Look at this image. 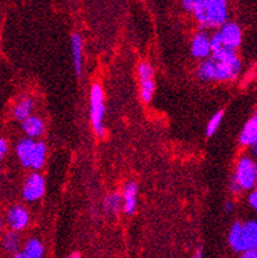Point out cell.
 I'll return each mask as SVG.
<instances>
[{"mask_svg":"<svg viewBox=\"0 0 257 258\" xmlns=\"http://www.w3.org/2000/svg\"><path fill=\"white\" fill-rule=\"evenodd\" d=\"M242 63L235 50L221 49L198 66L197 76L202 81H232L239 75Z\"/></svg>","mask_w":257,"mask_h":258,"instance_id":"cell-1","label":"cell"},{"mask_svg":"<svg viewBox=\"0 0 257 258\" xmlns=\"http://www.w3.org/2000/svg\"><path fill=\"white\" fill-rule=\"evenodd\" d=\"M228 240L230 248L237 253L257 250V220L234 222L230 227Z\"/></svg>","mask_w":257,"mask_h":258,"instance_id":"cell-2","label":"cell"},{"mask_svg":"<svg viewBox=\"0 0 257 258\" xmlns=\"http://www.w3.org/2000/svg\"><path fill=\"white\" fill-rule=\"evenodd\" d=\"M194 17L202 29L221 27L228 20V0H203Z\"/></svg>","mask_w":257,"mask_h":258,"instance_id":"cell-3","label":"cell"},{"mask_svg":"<svg viewBox=\"0 0 257 258\" xmlns=\"http://www.w3.org/2000/svg\"><path fill=\"white\" fill-rule=\"evenodd\" d=\"M232 179L242 190H253L257 185V162L252 157H240Z\"/></svg>","mask_w":257,"mask_h":258,"instance_id":"cell-4","label":"cell"},{"mask_svg":"<svg viewBox=\"0 0 257 258\" xmlns=\"http://www.w3.org/2000/svg\"><path fill=\"white\" fill-rule=\"evenodd\" d=\"M105 93L102 86L99 84H94L90 90V119L94 131L98 137L105 135Z\"/></svg>","mask_w":257,"mask_h":258,"instance_id":"cell-5","label":"cell"},{"mask_svg":"<svg viewBox=\"0 0 257 258\" xmlns=\"http://www.w3.org/2000/svg\"><path fill=\"white\" fill-rule=\"evenodd\" d=\"M139 85H140V98L144 103H149L155 94V76L152 66L147 62H141L138 66Z\"/></svg>","mask_w":257,"mask_h":258,"instance_id":"cell-6","label":"cell"},{"mask_svg":"<svg viewBox=\"0 0 257 258\" xmlns=\"http://www.w3.org/2000/svg\"><path fill=\"white\" fill-rule=\"evenodd\" d=\"M219 39L221 41L223 49H229V50H235L239 48L242 43V30L239 26L234 22H226L216 31Z\"/></svg>","mask_w":257,"mask_h":258,"instance_id":"cell-7","label":"cell"},{"mask_svg":"<svg viewBox=\"0 0 257 258\" xmlns=\"http://www.w3.org/2000/svg\"><path fill=\"white\" fill-rule=\"evenodd\" d=\"M45 193V180L39 172H32L26 177L22 196L27 202L39 201Z\"/></svg>","mask_w":257,"mask_h":258,"instance_id":"cell-8","label":"cell"},{"mask_svg":"<svg viewBox=\"0 0 257 258\" xmlns=\"http://www.w3.org/2000/svg\"><path fill=\"white\" fill-rule=\"evenodd\" d=\"M190 53L194 58L198 59H207L211 57V36L207 32L199 31L193 36L192 43H190Z\"/></svg>","mask_w":257,"mask_h":258,"instance_id":"cell-9","label":"cell"},{"mask_svg":"<svg viewBox=\"0 0 257 258\" xmlns=\"http://www.w3.org/2000/svg\"><path fill=\"white\" fill-rule=\"evenodd\" d=\"M7 222L13 231H21L27 227L30 222V215L22 206H13L7 212Z\"/></svg>","mask_w":257,"mask_h":258,"instance_id":"cell-10","label":"cell"},{"mask_svg":"<svg viewBox=\"0 0 257 258\" xmlns=\"http://www.w3.org/2000/svg\"><path fill=\"white\" fill-rule=\"evenodd\" d=\"M35 147H36V142L30 138H25L21 140L16 148V153H17L18 159H20L21 165L26 168H31L32 157H34Z\"/></svg>","mask_w":257,"mask_h":258,"instance_id":"cell-11","label":"cell"},{"mask_svg":"<svg viewBox=\"0 0 257 258\" xmlns=\"http://www.w3.org/2000/svg\"><path fill=\"white\" fill-rule=\"evenodd\" d=\"M239 142L244 147H251L257 142V111L249 117L246 125L240 131Z\"/></svg>","mask_w":257,"mask_h":258,"instance_id":"cell-12","label":"cell"},{"mask_svg":"<svg viewBox=\"0 0 257 258\" xmlns=\"http://www.w3.org/2000/svg\"><path fill=\"white\" fill-rule=\"evenodd\" d=\"M124 211L127 215H133L138 203V185L134 181H129L124 187Z\"/></svg>","mask_w":257,"mask_h":258,"instance_id":"cell-13","label":"cell"},{"mask_svg":"<svg viewBox=\"0 0 257 258\" xmlns=\"http://www.w3.org/2000/svg\"><path fill=\"white\" fill-rule=\"evenodd\" d=\"M22 128L23 133L27 135V138L36 139V138L41 137L44 131H45V123L40 117L31 116L22 122Z\"/></svg>","mask_w":257,"mask_h":258,"instance_id":"cell-14","label":"cell"},{"mask_svg":"<svg viewBox=\"0 0 257 258\" xmlns=\"http://www.w3.org/2000/svg\"><path fill=\"white\" fill-rule=\"evenodd\" d=\"M71 48H72L75 72L80 79L82 75V40L79 34H74L71 37Z\"/></svg>","mask_w":257,"mask_h":258,"instance_id":"cell-15","label":"cell"},{"mask_svg":"<svg viewBox=\"0 0 257 258\" xmlns=\"http://www.w3.org/2000/svg\"><path fill=\"white\" fill-rule=\"evenodd\" d=\"M32 109H34V100L31 98H22L13 108V116L18 121L23 122L28 117L32 116Z\"/></svg>","mask_w":257,"mask_h":258,"instance_id":"cell-16","label":"cell"},{"mask_svg":"<svg viewBox=\"0 0 257 258\" xmlns=\"http://www.w3.org/2000/svg\"><path fill=\"white\" fill-rule=\"evenodd\" d=\"M21 253L25 258H44V245L39 239H28Z\"/></svg>","mask_w":257,"mask_h":258,"instance_id":"cell-17","label":"cell"},{"mask_svg":"<svg viewBox=\"0 0 257 258\" xmlns=\"http://www.w3.org/2000/svg\"><path fill=\"white\" fill-rule=\"evenodd\" d=\"M105 211L110 215H116L120 211L124 210V198L121 194L112 193L106 197L105 203H103Z\"/></svg>","mask_w":257,"mask_h":258,"instance_id":"cell-18","label":"cell"},{"mask_svg":"<svg viewBox=\"0 0 257 258\" xmlns=\"http://www.w3.org/2000/svg\"><path fill=\"white\" fill-rule=\"evenodd\" d=\"M46 159V147L42 142H36V147H35L34 157H32L31 168L35 171H39L40 168L44 166Z\"/></svg>","mask_w":257,"mask_h":258,"instance_id":"cell-19","label":"cell"},{"mask_svg":"<svg viewBox=\"0 0 257 258\" xmlns=\"http://www.w3.org/2000/svg\"><path fill=\"white\" fill-rule=\"evenodd\" d=\"M3 247L7 252L9 253H18V248H20V236H18L17 231H8L4 234L3 236Z\"/></svg>","mask_w":257,"mask_h":258,"instance_id":"cell-20","label":"cell"},{"mask_svg":"<svg viewBox=\"0 0 257 258\" xmlns=\"http://www.w3.org/2000/svg\"><path fill=\"white\" fill-rule=\"evenodd\" d=\"M223 118H224L223 111L216 112V113L214 114L211 118H210L209 123H207V127H206L207 137H212V135H214V134L219 130V127H220V125H221V122H223Z\"/></svg>","mask_w":257,"mask_h":258,"instance_id":"cell-21","label":"cell"},{"mask_svg":"<svg viewBox=\"0 0 257 258\" xmlns=\"http://www.w3.org/2000/svg\"><path fill=\"white\" fill-rule=\"evenodd\" d=\"M181 4H183L184 9L190 13H197L199 9L202 8V4H203V0H181Z\"/></svg>","mask_w":257,"mask_h":258,"instance_id":"cell-22","label":"cell"},{"mask_svg":"<svg viewBox=\"0 0 257 258\" xmlns=\"http://www.w3.org/2000/svg\"><path fill=\"white\" fill-rule=\"evenodd\" d=\"M248 203L252 208L257 212V187H254L248 197Z\"/></svg>","mask_w":257,"mask_h":258,"instance_id":"cell-23","label":"cell"},{"mask_svg":"<svg viewBox=\"0 0 257 258\" xmlns=\"http://www.w3.org/2000/svg\"><path fill=\"white\" fill-rule=\"evenodd\" d=\"M7 152H8V144H7V142L4 139H0V162L4 158Z\"/></svg>","mask_w":257,"mask_h":258,"instance_id":"cell-24","label":"cell"},{"mask_svg":"<svg viewBox=\"0 0 257 258\" xmlns=\"http://www.w3.org/2000/svg\"><path fill=\"white\" fill-rule=\"evenodd\" d=\"M239 258H257V250H249L239 255Z\"/></svg>","mask_w":257,"mask_h":258,"instance_id":"cell-25","label":"cell"},{"mask_svg":"<svg viewBox=\"0 0 257 258\" xmlns=\"http://www.w3.org/2000/svg\"><path fill=\"white\" fill-rule=\"evenodd\" d=\"M224 210H225V212H232L234 210V203L232 201H226L225 205H224Z\"/></svg>","mask_w":257,"mask_h":258,"instance_id":"cell-26","label":"cell"},{"mask_svg":"<svg viewBox=\"0 0 257 258\" xmlns=\"http://www.w3.org/2000/svg\"><path fill=\"white\" fill-rule=\"evenodd\" d=\"M192 258H203V250H202V248H198Z\"/></svg>","mask_w":257,"mask_h":258,"instance_id":"cell-27","label":"cell"},{"mask_svg":"<svg viewBox=\"0 0 257 258\" xmlns=\"http://www.w3.org/2000/svg\"><path fill=\"white\" fill-rule=\"evenodd\" d=\"M249 148H251V153L253 154L254 157H257V142L254 143L253 145H251V147H249Z\"/></svg>","mask_w":257,"mask_h":258,"instance_id":"cell-28","label":"cell"},{"mask_svg":"<svg viewBox=\"0 0 257 258\" xmlns=\"http://www.w3.org/2000/svg\"><path fill=\"white\" fill-rule=\"evenodd\" d=\"M12 258H25V257H23L22 253L18 252V253H16V254H13V257H12Z\"/></svg>","mask_w":257,"mask_h":258,"instance_id":"cell-29","label":"cell"},{"mask_svg":"<svg viewBox=\"0 0 257 258\" xmlns=\"http://www.w3.org/2000/svg\"><path fill=\"white\" fill-rule=\"evenodd\" d=\"M67 258H80V257H79V254H77V253H74V254L68 255Z\"/></svg>","mask_w":257,"mask_h":258,"instance_id":"cell-30","label":"cell"},{"mask_svg":"<svg viewBox=\"0 0 257 258\" xmlns=\"http://www.w3.org/2000/svg\"><path fill=\"white\" fill-rule=\"evenodd\" d=\"M0 231H2V220H0Z\"/></svg>","mask_w":257,"mask_h":258,"instance_id":"cell-31","label":"cell"}]
</instances>
